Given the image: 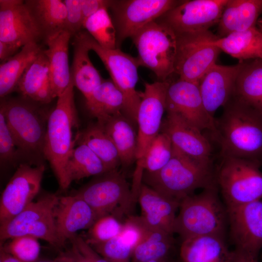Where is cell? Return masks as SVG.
I'll list each match as a JSON object with an SVG mask.
<instances>
[{
    "instance_id": "obj_49",
    "label": "cell",
    "mask_w": 262,
    "mask_h": 262,
    "mask_svg": "<svg viewBox=\"0 0 262 262\" xmlns=\"http://www.w3.org/2000/svg\"><path fill=\"white\" fill-rule=\"evenodd\" d=\"M257 25L261 29L262 31V21H258L257 23ZM261 59H262V52Z\"/></svg>"
},
{
    "instance_id": "obj_48",
    "label": "cell",
    "mask_w": 262,
    "mask_h": 262,
    "mask_svg": "<svg viewBox=\"0 0 262 262\" xmlns=\"http://www.w3.org/2000/svg\"><path fill=\"white\" fill-rule=\"evenodd\" d=\"M0 262H23L0 248Z\"/></svg>"
},
{
    "instance_id": "obj_50",
    "label": "cell",
    "mask_w": 262,
    "mask_h": 262,
    "mask_svg": "<svg viewBox=\"0 0 262 262\" xmlns=\"http://www.w3.org/2000/svg\"><path fill=\"white\" fill-rule=\"evenodd\" d=\"M165 259V258H164ZM164 259H160V260H153V261H149V262H162L163 261Z\"/></svg>"
},
{
    "instance_id": "obj_5",
    "label": "cell",
    "mask_w": 262,
    "mask_h": 262,
    "mask_svg": "<svg viewBox=\"0 0 262 262\" xmlns=\"http://www.w3.org/2000/svg\"><path fill=\"white\" fill-rule=\"evenodd\" d=\"M0 109L18 149L25 153L43 155L49 115L39 103L22 97L8 98L2 100Z\"/></svg>"
},
{
    "instance_id": "obj_30",
    "label": "cell",
    "mask_w": 262,
    "mask_h": 262,
    "mask_svg": "<svg viewBox=\"0 0 262 262\" xmlns=\"http://www.w3.org/2000/svg\"><path fill=\"white\" fill-rule=\"evenodd\" d=\"M73 37V58L70 68L71 76L74 86L81 91L86 99L104 79L91 62L89 56L90 49L80 33Z\"/></svg>"
},
{
    "instance_id": "obj_14",
    "label": "cell",
    "mask_w": 262,
    "mask_h": 262,
    "mask_svg": "<svg viewBox=\"0 0 262 262\" xmlns=\"http://www.w3.org/2000/svg\"><path fill=\"white\" fill-rule=\"evenodd\" d=\"M169 83V81H158L145 82L144 91L141 92L137 115L136 165L140 164L151 142L161 132Z\"/></svg>"
},
{
    "instance_id": "obj_27",
    "label": "cell",
    "mask_w": 262,
    "mask_h": 262,
    "mask_svg": "<svg viewBox=\"0 0 262 262\" xmlns=\"http://www.w3.org/2000/svg\"><path fill=\"white\" fill-rule=\"evenodd\" d=\"M232 97L262 117V59L244 62Z\"/></svg>"
},
{
    "instance_id": "obj_43",
    "label": "cell",
    "mask_w": 262,
    "mask_h": 262,
    "mask_svg": "<svg viewBox=\"0 0 262 262\" xmlns=\"http://www.w3.org/2000/svg\"><path fill=\"white\" fill-rule=\"evenodd\" d=\"M69 240L87 262H109L81 236L76 234Z\"/></svg>"
},
{
    "instance_id": "obj_17",
    "label": "cell",
    "mask_w": 262,
    "mask_h": 262,
    "mask_svg": "<svg viewBox=\"0 0 262 262\" xmlns=\"http://www.w3.org/2000/svg\"><path fill=\"white\" fill-rule=\"evenodd\" d=\"M226 209L235 249L257 257L262 249V199Z\"/></svg>"
},
{
    "instance_id": "obj_2",
    "label": "cell",
    "mask_w": 262,
    "mask_h": 262,
    "mask_svg": "<svg viewBox=\"0 0 262 262\" xmlns=\"http://www.w3.org/2000/svg\"><path fill=\"white\" fill-rule=\"evenodd\" d=\"M74 87L71 76L68 86L57 98L55 107L49 115L43 150L44 157L49 162L63 190L70 184L66 165L77 141L76 137L73 138V129L78 125Z\"/></svg>"
},
{
    "instance_id": "obj_18",
    "label": "cell",
    "mask_w": 262,
    "mask_h": 262,
    "mask_svg": "<svg viewBox=\"0 0 262 262\" xmlns=\"http://www.w3.org/2000/svg\"><path fill=\"white\" fill-rule=\"evenodd\" d=\"M42 33L25 0H0V41L18 48L38 43Z\"/></svg>"
},
{
    "instance_id": "obj_46",
    "label": "cell",
    "mask_w": 262,
    "mask_h": 262,
    "mask_svg": "<svg viewBox=\"0 0 262 262\" xmlns=\"http://www.w3.org/2000/svg\"><path fill=\"white\" fill-rule=\"evenodd\" d=\"M58 262H87L72 245V250L66 254L61 255L57 260Z\"/></svg>"
},
{
    "instance_id": "obj_23",
    "label": "cell",
    "mask_w": 262,
    "mask_h": 262,
    "mask_svg": "<svg viewBox=\"0 0 262 262\" xmlns=\"http://www.w3.org/2000/svg\"><path fill=\"white\" fill-rule=\"evenodd\" d=\"M72 36L69 32L63 30L45 40L48 48L43 51L49 60L53 99L65 91L71 80L68 46Z\"/></svg>"
},
{
    "instance_id": "obj_36",
    "label": "cell",
    "mask_w": 262,
    "mask_h": 262,
    "mask_svg": "<svg viewBox=\"0 0 262 262\" xmlns=\"http://www.w3.org/2000/svg\"><path fill=\"white\" fill-rule=\"evenodd\" d=\"M66 170L70 183L74 180L96 176L109 171L102 161L83 144H78L73 150Z\"/></svg>"
},
{
    "instance_id": "obj_10",
    "label": "cell",
    "mask_w": 262,
    "mask_h": 262,
    "mask_svg": "<svg viewBox=\"0 0 262 262\" xmlns=\"http://www.w3.org/2000/svg\"><path fill=\"white\" fill-rule=\"evenodd\" d=\"M59 198L54 194L45 195L0 225V242L27 235L43 240L56 247H61L54 217V208Z\"/></svg>"
},
{
    "instance_id": "obj_11",
    "label": "cell",
    "mask_w": 262,
    "mask_h": 262,
    "mask_svg": "<svg viewBox=\"0 0 262 262\" xmlns=\"http://www.w3.org/2000/svg\"><path fill=\"white\" fill-rule=\"evenodd\" d=\"M176 36L175 73L180 79L198 85L202 76L216 63L221 51L211 43L217 36L209 30Z\"/></svg>"
},
{
    "instance_id": "obj_33",
    "label": "cell",
    "mask_w": 262,
    "mask_h": 262,
    "mask_svg": "<svg viewBox=\"0 0 262 262\" xmlns=\"http://www.w3.org/2000/svg\"><path fill=\"white\" fill-rule=\"evenodd\" d=\"M43 50L38 43L28 44L0 65V96L5 98L15 90L28 66Z\"/></svg>"
},
{
    "instance_id": "obj_45",
    "label": "cell",
    "mask_w": 262,
    "mask_h": 262,
    "mask_svg": "<svg viewBox=\"0 0 262 262\" xmlns=\"http://www.w3.org/2000/svg\"><path fill=\"white\" fill-rule=\"evenodd\" d=\"M19 48L12 44L0 41V60L2 63L14 56Z\"/></svg>"
},
{
    "instance_id": "obj_16",
    "label": "cell",
    "mask_w": 262,
    "mask_h": 262,
    "mask_svg": "<svg viewBox=\"0 0 262 262\" xmlns=\"http://www.w3.org/2000/svg\"><path fill=\"white\" fill-rule=\"evenodd\" d=\"M166 111L178 114L201 131H210L215 137V120L206 111L197 84L180 78L170 82Z\"/></svg>"
},
{
    "instance_id": "obj_26",
    "label": "cell",
    "mask_w": 262,
    "mask_h": 262,
    "mask_svg": "<svg viewBox=\"0 0 262 262\" xmlns=\"http://www.w3.org/2000/svg\"><path fill=\"white\" fill-rule=\"evenodd\" d=\"M262 0H228L218 23L219 37L257 26Z\"/></svg>"
},
{
    "instance_id": "obj_51",
    "label": "cell",
    "mask_w": 262,
    "mask_h": 262,
    "mask_svg": "<svg viewBox=\"0 0 262 262\" xmlns=\"http://www.w3.org/2000/svg\"><path fill=\"white\" fill-rule=\"evenodd\" d=\"M34 262H58L57 261L53 262V261H50L41 260V261H36Z\"/></svg>"
},
{
    "instance_id": "obj_12",
    "label": "cell",
    "mask_w": 262,
    "mask_h": 262,
    "mask_svg": "<svg viewBox=\"0 0 262 262\" xmlns=\"http://www.w3.org/2000/svg\"><path fill=\"white\" fill-rule=\"evenodd\" d=\"M183 0H112L109 10L116 32V47L131 38L142 29L155 21Z\"/></svg>"
},
{
    "instance_id": "obj_7",
    "label": "cell",
    "mask_w": 262,
    "mask_h": 262,
    "mask_svg": "<svg viewBox=\"0 0 262 262\" xmlns=\"http://www.w3.org/2000/svg\"><path fill=\"white\" fill-rule=\"evenodd\" d=\"M131 39L137 50L139 66L152 71L158 81H168L175 73L177 49L175 33L164 24L154 21Z\"/></svg>"
},
{
    "instance_id": "obj_22",
    "label": "cell",
    "mask_w": 262,
    "mask_h": 262,
    "mask_svg": "<svg viewBox=\"0 0 262 262\" xmlns=\"http://www.w3.org/2000/svg\"><path fill=\"white\" fill-rule=\"evenodd\" d=\"M137 201L140 218L147 226L174 234V226L180 201L161 194L142 183Z\"/></svg>"
},
{
    "instance_id": "obj_38",
    "label": "cell",
    "mask_w": 262,
    "mask_h": 262,
    "mask_svg": "<svg viewBox=\"0 0 262 262\" xmlns=\"http://www.w3.org/2000/svg\"><path fill=\"white\" fill-rule=\"evenodd\" d=\"M123 222L112 214L98 218L88 229L86 242L90 246L106 242L118 235Z\"/></svg>"
},
{
    "instance_id": "obj_4",
    "label": "cell",
    "mask_w": 262,
    "mask_h": 262,
    "mask_svg": "<svg viewBox=\"0 0 262 262\" xmlns=\"http://www.w3.org/2000/svg\"><path fill=\"white\" fill-rule=\"evenodd\" d=\"M179 209L174 233L182 241L204 235L224 237L227 212L218 197L216 184L183 198Z\"/></svg>"
},
{
    "instance_id": "obj_37",
    "label": "cell",
    "mask_w": 262,
    "mask_h": 262,
    "mask_svg": "<svg viewBox=\"0 0 262 262\" xmlns=\"http://www.w3.org/2000/svg\"><path fill=\"white\" fill-rule=\"evenodd\" d=\"M82 28L100 46L117 49L116 32L108 8H102L85 20Z\"/></svg>"
},
{
    "instance_id": "obj_13",
    "label": "cell",
    "mask_w": 262,
    "mask_h": 262,
    "mask_svg": "<svg viewBox=\"0 0 262 262\" xmlns=\"http://www.w3.org/2000/svg\"><path fill=\"white\" fill-rule=\"evenodd\" d=\"M228 0H183L155 21L177 34L209 30L218 23Z\"/></svg>"
},
{
    "instance_id": "obj_34",
    "label": "cell",
    "mask_w": 262,
    "mask_h": 262,
    "mask_svg": "<svg viewBox=\"0 0 262 262\" xmlns=\"http://www.w3.org/2000/svg\"><path fill=\"white\" fill-rule=\"evenodd\" d=\"M76 137V143L88 146L109 171L117 169L120 165L119 154L113 140L98 121L90 123Z\"/></svg>"
},
{
    "instance_id": "obj_24",
    "label": "cell",
    "mask_w": 262,
    "mask_h": 262,
    "mask_svg": "<svg viewBox=\"0 0 262 262\" xmlns=\"http://www.w3.org/2000/svg\"><path fill=\"white\" fill-rule=\"evenodd\" d=\"M15 90L21 97L39 104H48L53 99L49 63L43 49L26 68Z\"/></svg>"
},
{
    "instance_id": "obj_1",
    "label": "cell",
    "mask_w": 262,
    "mask_h": 262,
    "mask_svg": "<svg viewBox=\"0 0 262 262\" xmlns=\"http://www.w3.org/2000/svg\"><path fill=\"white\" fill-rule=\"evenodd\" d=\"M215 121V137L223 157L258 162L262 157V117L232 97Z\"/></svg>"
},
{
    "instance_id": "obj_31",
    "label": "cell",
    "mask_w": 262,
    "mask_h": 262,
    "mask_svg": "<svg viewBox=\"0 0 262 262\" xmlns=\"http://www.w3.org/2000/svg\"><path fill=\"white\" fill-rule=\"evenodd\" d=\"M86 107L98 122L122 113L125 98L111 79L104 80L90 96L85 99Z\"/></svg>"
},
{
    "instance_id": "obj_35",
    "label": "cell",
    "mask_w": 262,
    "mask_h": 262,
    "mask_svg": "<svg viewBox=\"0 0 262 262\" xmlns=\"http://www.w3.org/2000/svg\"><path fill=\"white\" fill-rule=\"evenodd\" d=\"M144 224L143 238L133 249L131 262H147L166 258L174 244L173 235Z\"/></svg>"
},
{
    "instance_id": "obj_52",
    "label": "cell",
    "mask_w": 262,
    "mask_h": 262,
    "mask_svg": "<svg viewBox=\"0 0 262 262\" xmlns=\"http://www.w3.org/2000/svg\"><path fill=\"white\" fill-rule=\"evenodd\" d=\"M162 262H174L169 260L167 259V258L164 259L163 261Z\"/></svg>"
},
{
    "instance_id": "obj_8",
    "label": "cell",
    "mask_w": 262,
    "mask_h": 262,
    "mask_svg": "<svg viewBox=\"0 0 262 262\" xmlns=\"http://www.w3.org/2000/svg\"><path fill=\"white\" fill-rule=\"evenodd\" d=\"M80 34L90 50H93L108 70L111 79L123 93L125 105L122 114L134 125L141 102V92L136 90L139 66L136 57L120 49H108L100 46L86 31Z\"/></svg>"
},
{
    "instance_id": "obj_19",
    "label": "cell",
    "mask_w": 262,
    "mask_h": 262,
    "mask_svg": "<svg viewBox=\"0 0 262 262\" xmlns=\"http://www.w3.org/2000/svg\"><path fill=\"white\" fill-rule=\"evenodd\" d=\"M244 62L231 66L216 63L200 79L198 85L200 94L205 109L212 117L214 118L216 110L224 106L232 98Z\"/></svg>"
},
{
    "instance_id": "obj_41",
    "label": "cell",
    "mask_w": 262,
    "mask_h": 262,
    "mask_svg": "<svg viewBox=\"0 0 262 262\" xmlns=\"http://www.w3.org/2000/svg\"><path fill=\"white\" fill-rule=\"evenodd\" d=\"M18 148L14 136L0 109V160L2 164L12 163L16 159Z\"/></svg>"
},
{
    "instance_id": "obj_29",
    "label": "cell",
    "mask_w": 262,
    "mask_h": 262,
    "mask_svg": "<svg viewBox=\"0 0 262 262\" xmlns=\"http://www.w3.org/2000/svg\"><path fill=\"white\" fill-rule=\"evenodd\" d=\"M98 123L113 140L122 168H127L136 161L137 133L134 125L122 113Z\"/></svg>"
},
{
    "instance_id": "obj_40",
    "label": "cell",
    "mask_w": 262,
    "mask_h": 262,
    "mask_svg": "<svg viewBox=\"0 0 262 262\" xmlns=\"http://www.w3.org/2000/svg\"><path fill=\"white\" fill-rule=\"evenodd\" d=\"M91 246L109 262H131L133 249L123 241L119 234L106 242Z\"/></svg>"
},
{
    "instance_id": "obj_39",
    "label": "cell",
    "mask_w": 262,
    "mask_h": 262,
    "mask_svg": "<svg viewBox=\"0 0 262 262\" xmlns=\"http://www.w3.org/2000/svg\"><path fill=\"white\" fill-rule=\"evenodd\" d=\"M38 239L31 236H19L11 239L0 248L23 262H34L40 252Z\"/></svg>"
},
{
    "instance_id": "obj_20",
    "label": "cell",
    "mask_w": 262,
    "mask_h": 262,
    "mask_svg": "<svg viewBox=\"0 0 262 262\" xmlns=\"http://www.w3.org/2000/svg\"><path fill=\"white\" fill-rule=\"evenodd\" d=\"M161 132L166 133L173 145L198 161L211 162V146L202 131L178 114L167 112Z\"/></svg>"
},
{
    "instance_id": "obj_25",
    "label": "cell",
    "mask_w": 262,
    "mask_h": 262,
    "mask_svg": "<svg viewBox=\"0 0 262 262\" xmlns=\"http://www.w3.org/2000/svg\"><path fill=\"white\" fill-rule=\"evenodd\" d=\"M180 254L181 262H231L233 251L224 237L204 235L182 240Z\"/></svg>"
},
{
    "instance_id": "obj_28",
    "label": "cell",
    "mask_w": 262,
    "mask_h": 262,
    "mask_svg": "<svg viewBox=\"0 0 262 262\" xmlns=\"http://www.w3.org/2000/svg\"><path fill=\"white\" fill-rule=\"evenodd\" d=\"M221 51L244 62L261 59L262 52V31L258 26L248 30L235 32L211 40Z\"/></svg>"
},
{
    "instance_id": "obj_47",
    "label": "cell",
    "mask_w": 262,
    "mask_h": 262,
    "mask_svg": "<svg viewBox=\"0 0 262 262\" xmlns=\"http://www.w3.org/2000/svg\"><path fill=\"white\" fill-rule=\"evenodd\" d=\"M231 262H259L257 257L242 250L235 249Z\"/></svg>"
},
{
    "instance_id": "obj_6",
    "label": "cell",
    "mask_w": 262,
    "mask_h": 262,
    "mask_svg": "<svg viewBox=\"0 0 262 262\" xmlns=\"http://www.w3.org/2000/svg\"><path fill=\"white\" fill-rule=\"evenodd\" d=\"M73 195L84 200L98 218L112 214L121 220L135 205L131 187L118 168L95 176Z\"/></svg>"
},
{
    "instance_id": "obj_32",
    "label": "cell",
    "mask_w": 262,
    "mask_h": 262,
    "mask_svg": "<svg viewBox=\"0 0 262 262\" xmlns=\"http://www.w3.org/2000/svg\"><path fill=\"white\" fill-rule=\"evenodd\" d=\"M42 33L47 38L66 30V10L63 0H25Z\"/></svg>"
},
{
    "instance_id": "obj_44",
    "label": "cell",
    "mask_w": 262,
    "mask_h": 262,
    "mask_svg": "<svg viewBox=\"0 0 262 262\" xmlns=\"http://www.w3.org/2000/svg\"><path fill=\"white\" fill-rule=\"evenodd\" d=\"M112 0H82L83 22L89 17L104 8H109Z\"/></svg>"
},
{
    "instance_id": "obj_21",
    "label": "cell",
    "mask_w": 262,
    "mask_h": 262,
    "mask_svg": "<svg viewBox=\"0 0 262 262\" xmlns=\"http://www.w3.org/2000/svg\"><path fill=\"white\" fill-rule=\"evenodd\" d=\"M56 233L62 246L81 230L89 229L98 219L83 200L72 195L59 197L54 210Z\"/></svg>"
},
{
    "instance_id": "obj_42",
    "label": "cell",
    "mask_w": 262,
    "mask_h": 262,
    "mask_svg": "<svg viewBox=\"0 0 262 262\" xmlns=\"http://www.w3.org/2000/svg\"><path fill=\"white\" fill-rule=\"evenodd\" d=\"M66 10V30L74 36L82 28L83 17L82 0H64Z\"/></svg>"
},
{
    "instance_id": "obj_15",
    "label": "cell",
    "mask_w": 262,
    "mask_h": 262,
    "mask_svg": "<svg viewBox=\"0 0 262 262\" xmlns=\"http://www.w3.org/2000/svg\"><path fill=\"white\" fill-rule=\"evenodd\" d=\"M45 166L20 164L2 193L0 223L7 222L31 203L38 193Z\"/></svg>"
},
{
    "instance_id": "obj_3",
    "label": "cell",
    "mask_w": 262,
    "mask_h": 262,
    "mask_svg": "<svg viewBox=\"0 0 262 262\" xmlns=\"http://www.w3.org/2000/svg\"><path fill=\"white\" fill-rule=\"evenodd\" d=\"M173 146L171 157L164 166L153 173L144 171L143 183L180 202L197 189L216 184L211 162L195 159Z\"/></svg>"
},
{
    "instance_id": "obj_9",
    "label": "cell",
    "mask_w": 262,
    "mask_h": 262,
    "mask_svg": "<svg viewBox=\"0 0 262 262\" xmlns=\"http://www.w3.org/2000/svg\"><path fill=\"white\" fill-rule=\"evenodd\" d=\"M216 177L226 207L262 199L260 164L248 159L223 157Z\"/></svg>"
}]
</instances>
